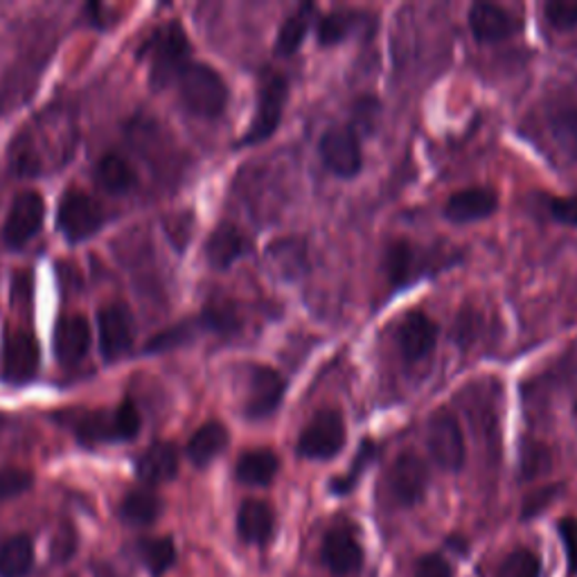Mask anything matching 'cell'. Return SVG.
<instances>
[{"mask_svg": "<svg viewBox=\"0 0 577 577\" xmlns=\"http://www.w3.org/2000/svg\"><path fill=\"white\" fill-rule=\"evenodd\" d=\"M185 109L199 118H216L229 102V87L220 72L205 63H188L179 78Z\"/></svg>", "mask_w": 577, "mask_h": 577, "instance_id": "cell-1", "label": "cell"}, {"mask_svg": "<svg viewBox=\"0 0 577 577\" xmlns=\"http://www.w3.org/2000/svg\"><path fill=\"white\" fill-rule=\"evenodd\" d=\"M345 447V422L338 411H318L303 428L296 452L310 460H332Z\"/></svg>", "mask_w": 577, "mask_h": 577, "instance_id": "cell-2", "label": "cell"}, {"mask_svg": "<svg viewBox=\"0 0 577 577\" xmlns=\"http://www.w3.org/2000/svg\"><path fill=\"white\" fill-rule=\"evenodd\" d=\"M426 447L431 458L445 472H458L465 465V436L458 419L447 411H436L426 424Z\"/></svg>", "mask_w": 577, "mask_h": 577, "instance_id": "cell-3", "label": "cell"}, {"mask_svg": "<svg viewBox=\"0 0 577 577\" xmlns=\"http://www.w3.org/2000/svg\"><path fill=\"white\" fill-rule=\"evenodd\" d=\"M152 54V80L156 87H168L179 80L188 65L190 43L185 30L179 23L163 26L150 43Z\"/></svg>", "mask_w": 577, "mask_h": 577, "instance_id": "cell-4", "label": "cell"}, {"mask_svg": "<svg viewBox=\"0 0 577 577\" xmlns=\"http://www.w3.org/2000/svg\"><path fill=\"white\" fill-rule=\"evenodd\" d=\"M286 98H288V84L282 75H271L264 80L257 93L255 115L251 120L246 135L242 138V144H260L277 131Z\"/></svg>", "mask_w": 577, "mask_h": 577, "instance_id": "cell-5", "label": "cell"}, {"mask_svg": "<svg viewBox=\"0 0 577 577\" xmlns=\"http://www.w3.org/2000/svg\"><path fill=\"white\" fill-rule=\"evenodd\" d=\"M104 212L95 199L82 190H68L59 203V229L72 242H82L100 231Z\"/></svg>", "mask_w": 577, "mask_h": 577, "instance_id": "cell-6", "label": "cell"}, {"mask_svg": "<svg viewBox=\"0 0 577 577\" xmlns=\"http://www.w3.org/2000/svg\"><path fill=\"white\" fill-rule=\"evenodd\" d=\"M321 159L330 172L341 179H352L361 172L364 156H361V144L354 126L338 124L330 126L321 138Z\"/></svg>", "mask_w": 577, "mask_h": 577, "instance_id": "cell-7", "label": "cell"}, {"mask_svg": "<svg viewBox=\"0 0 577 577\" xmlns=\"http://www.w3.org/2000/svg\"><path fill=\"white\" fill-rule=\"evenodd\" d=\"M428 487V467L417 454H399L388 472V489L391 496L404 505L413 508L417 505Z\"/></svg>", "mask_w": 577, "mask_h": 577, "instance_id": "cell-8", "label": "cell"}, {"mask_svg": "<svg viewBox=\"0 0 577 577\" xmlns=\"http://www.w3.org/2000/svg\"><path fill=\"white\" fill-rule=\"evenodd\" d=\"M45 203L39 192H23L14 199L3 226V237L10 246L19 249L30 242L43 226Z\"/></svg>", "mask_w": 577, "mask_h": 577, "instance_id": "cell-9", "label": "cell"}, {"mask_svg": "<svg viewBox=\"0 0 577 577\" xmlns=\"http://www.w3.org/2000/svg\"><path fill=\"white\" fill-rule=\"evenodd\" d=\"M286 384L280 373L269 366H253L249 373V393H246V415L253 419L269 417L284 397Z\"/></svg>", "mask_w": 577, "mask_h": 577, "instance_id": "cell-10", "label": "cell"}, {"mask_svg": "<svg viewBox=\"0 0 577 577\" xmlns=\"http://www.w3.org/2000/svg\"><path fill=\"white\" fill-rule=\"evenodd\" d=\"M39 371V343L26 332L17 330L6 338L3 375L10 384H28Z\"/></svg>", "mask_w": 577, "mask_h": 577, "instance_id": "cell-11", "label": "cell"}, {"mask_svg": "<svg viewBox=\"0 0 577 577\" xmlns=\"http://www.w3.org/2000/svg\"><path fill=\"white\" fill-rule=\"evenodd\" d=\"M321 559L334 577H347L364 566V548L347 528H332L323 539Z\"/></svg>", "mask_w": 577, "mask_h": 577, "instance_id": "cell-12", "label": "cell"}, {"mask_svg": "<svg viewBox=\"0 0 577 577\" xmlns=\"http://www.w3.org/2000/svg\"><path fill=\"white\" fill-rule=\"evenodd\" d=\"M438 327L424 312H411L397 327V345L406 361H419L436 347Z\"/></svg>", "mask_w": 577, "mask_h": 577, "instance_id": "cell-13", "label": "cell"}, {"mask_svg": "<svg viewBox=\"0 0 577 577\" xmlns=\"http://www.w3.org/2000/svg\"><path fill=\"white\" fill-rule=\"evenodd\" d=\"M91 347V325L84 316H65L54 327V354L63 366L78 364Z\"/></svg>", "mask_w": 577, "mask_h": 577, "instance_id": "cell-14", "label": "cell"}, {"mask_svg": "<svg viewBox=\"0 0 577 577\" xmlns=\"http://www.w3.org/2000/svg\"><path fill=\"white\" fill-rule=\"evenodd\" d=\"M498 205L496 194L489 188H465L454 192L445 203V216L456 224H469L489 216Z\"/></svg>", "mask_w": 577, "mask_h": 577, "instance_id": "cell-15", "label": "cell"}, {"mask_svg": "<svg viewBox=\"0 0 577 577\" xmlns=\"http://www.w3.org/2000/svg\"><path fill=\"white\" fill-rule=\"evenodd\" d=\"M98 330H100V350L104 358L115 361L124 352H129L133 343V325L124 310L120 307H107L98 316Z\"/></svg>", "mask_w": 577, "mask_h": 577, "instance_id": "cell-16", "label": "cell"}, {"mask_svg": "<svg viewBox=\"0 0 577 577\" xmlns=\"http://www.w3.org/2000/svg\"><path fill=\"white\" fill-rule=\"evenodd\" d=\"M273 530H275V515L269 503L257 498L242 503V508L237 513V533L242 541L264 546L273 537Z\"/></svg>", "mask_w": 577, "mask_h": 577, "instance_id": "cell-17", "label": "cell"}, {"mask_svg": "<svg viewBox=\"0 0 577 577\" xmlns=\"http://www.w3.org/2000/svg\"><path fill=\"white\" fill-rule=\"evenodd\" d=\"M469 28L476 41L494 43L500 39H508L515 30L513 17L503 8L494 3H476L469 10Z\"/></svg>", "mask_w": 577, "mask_h": 577, "instance_id": "cell-18", "label": "cell"}, {"mask_svg": "<svg viewBox=\"0 0 577 577\" xmlns=\"http://www.w3.org/2000/svg\"><path fill=\"white\" fill-rule=\"evenodd\" d=\"M176 472H179V452L170 443L152 445L138 460V476L150 485L168 483L176 476Z\"/></svg>", "mask_w": 577, "mask_h": 577, "instance_id": "cell-19", "label": "cell"}, {"mask_svg": "<svg viewBox=\"0 0 577 577\" xmlns=\"http://www.w3.org/2000/svg\"><path fill=\"white\" fill-rule=\"evenodd\" d=\"M229 447V431L220 422H207L192 436L188 443V456L196 467L210 465L216 456H222V452Z\"/></svg>", "mask_w": 577, "mask_h": 577, "instance_id": "cell-20", "label": "cell"}, {"mask_svg": "<svg viewBox=\"0 0 577 577\" xmlns=\"http://www.w3.org/2000/svg\"><path fill=\"white\" fill-rule=\"evenodd\" d=\"M244 251H246V240L231 224L216 229L205 244V257L214 269H229L235 260L244 255Z\"/></svg>", "mask_w": 577, "mask_h": 577, "instance_id": "cell-21", "label": "cell"}, {"mask_svg": "<svg viewBox=\"0 0 577 577\" xmlns=\"http://www.w3.org/2000/svg\"><path fill=\"white\" fill-rule=\"evenodd\" d=\"M280 469V460L273 452L269 449H253L240 456L237 460V480L251 487H264L271 485L273 478L277 476Z\"/></svg>", "mask_w": 577, "mask_h": 577, "instance_id": "cell-22", "label": "cell"}, {"mask_svg": "<svg viewBox=\"0 0 577 577\" xmlns=\"http://www.w3.org/2000/svg\"><path fill=\"white\" fill-rule=\"evenodd\" d=\"M120 515L129 526H152L161 515V498L152 489H133L124 496Z\"/></svg>", "mask_w": 577, "mask_h": 577, "instance_id": "cell-23", "label": "cell"}, {"mask_svg": "<svg viewBox=\"0 0 577 577\" xmlns=\"http://www.w3.org/2000/svg\"><path fill=\"white\" fill-rule=\"evenodd\" d=\"M34 566V546L28 535L12 537L0 548V577H26Z\"/></svg>", "mask_w": 577, "mask_h": 577, "instance_id": "cell-24", "label": "cell"}, {"mask_svg": "<svg viewBox=\"0 0 577 577\" xmlns=\"http://www.w3.org/2000/svg\"><path fill=\"white\" fill-rule=\"evenodd\" d=\"M417 255H419V251L406 240H397L386 249L384 269H386V275L393 286H402L415 277Z\"/></svg>", "mask_w": 577, "mask_h": 577, "instance_id": "cell-25", "label": "cell"}, {"mask_svg": "<svg viewBox=\"0 0 577 577\" xmlns=\"http://www.w3.org/2000/svg\"><path fill=\"white\" fill-rule=\"evenodd\" d=\"M314 19V6H303L301 10H296L292 17H288L275 39V52L282 57H292L305 41L310 26Z\"/></svg>", "mask_w": 577, "mask_h": 577, "instance_id": "cell-26", "label": "cell"}, {"mask_svg": "<svg viewBox=\"0 0 577 577\" xmlns=\"http://www.w3.org/2000/svg\"><path fill=\"white\" fill-rule=\"evenodd\" d=\"M548 124L557 148L577 163V107H555L548 115Z\"/></svg>", "mask_w": 577, "mask_h": 577, "instance_id": "cell-27", "label": "cell"}, {"mask_svg": "<svg viewBox=\"0 0 577 577\" xmlns=\"http://www.w3.org/2000/svg\"><path fill=\"white\" fill-rule=\"evenodd\" d=\"M269 260L273 262V266L286 275V277H296L305 266H307V251H305V242L298 237H286V240H277L269 246Z\"/></svg>", "mask_w": 577, "mask_h": 577, "instance_id": "cell-28", "label": "cell"}, {"mask_svg": "<svg viewBox=\"0 0 577 577\" xmlns=\"http://www.w3.org/2000/svg\"><path fill=\"white\" fill-rule=\"evenodd\" d=\"M95 176H98L100 185L109 192H126L135 183L133 168L129 165L126 159H122L118 154L102 156V161L98 163Z\"/></svg>", "mask_w": 577, "mask_h": 577, "instance_id": "cell-29", "label": "cell"}, {"mask_svg": "<svg viewBox=\"0 0 577 577\" xmlns=\"http://www.w3.org/2000/svg\"><path fill=\"white\" fill-rule=\"evenodd\" d=\"M138 553H140V559L144 561V566L150 568V573L154 577H161L163 573H168L176 561V546L170 537L144 539L138 544Z\"/></svg>", "mask_w": 577, "mask_h": 577, "instance_id": "cell-30", "label": "cell"}, {"mask_svg": "<svg viewBox=\"0 0 577 577\" xmlns=\"http://www.w3.org/2000/svg\"><path fill=\"white\" fill-rule=\"evenodd\" d=\"M541 561L528 548H517L505 557L496 570V577H539Z\"/></svg>", "mask_w": 577, "mask_h": 577, "instance_id": "cell-31", "label": "cell"}, {"mask_svg": "<svg viewBox=\"0 0 577 577\" xmlns=\"http://www.w3.org/2000/svg\"><path fill=\"white\" fill-rule=\"evenodd\" d=\"M356 14L350 12H332L325 14L318 23V41L321 45H336L341 41H345L350 37V32H354L356 26Z\"/></svg>", "mask_w": 577, "mask_h": 577, "instance_id": "cell-32", "label": "cell"}, {"mask_svg": "<svg viewBox=\"0 0 577 577\" xmlns=\"http://www.w3.org/2000/svg\"><path fill=\"white\" fill-rule=\"evenodd\" d=\"M373 456H375V452H373V443H364V447L358 449V456H356L354 465L350 467V472H347L345 476H338V478L332 480V485H330L332 494H336V496H345V494H350V492L354 489V485L358 483L361 474H364V467L373 460Z\"/></svg>", "mask_w": 577, "mask_h": 577, "instance_id": "cell-33", "label": "cell"}, {"mask_svg": "<svg viewBox=\"0 0 577 577\" xmlns=\"http://www.w3.org/2000/svg\"><path fill=\"white\" fill-rule=\"evenodd\" d=\"M561 492H564V485L557 483V485H546V487L528 494L526 500H524V508H522V519L528 522V519L539 517L546 508H550V505L561 496Z\"/></svg>", "mask_w": 577, "mask_h": 577, "instance_id": "cell-34", "label": "cell"}, {"mask_svg": "<svg viewBox=\"0 0 577 577\" xmlns=\"http://www.w3.org/2000/svg\"><path fill=\"white\" fill-rule=\"evenodd\" d=\"M32 483H34V478L26 469H17V467L0 469V500H10V498L21 496L23 492H28L32 487Z\"/></svg>", "mask_w": 577, "mask_h": 577, "instance_id": "cell-35", "label": "cell"}, {"mask_svg": "<svg viewBox=\"0 0 577 577\" xmlns=\"http://www.w3.org/2000/svg\"><path fill=\"white\" fill-rule=\"evenodd\" d=\"M550 469V454L541 445H528L522 452V478L533 480Z\"/></svg>", "mask_w": 577, "mask_h": 577, "instance_id": "cell-36", "label": "cell"}, {"mask_svg": "<svg viewBox=\"0 0 577 577\" xmlns=\"http://www.w3.org/2000/svg\"><path fill=\"white\" fill-rule=\"evenodd\" d=\"M546 21L555 30H573L577 28V3L575 0H553L544 8Z\"/></svg>", "mask_w": 577, "mask_h": 577, "instance_id": "cell-37", "label": "cell"}, {"mask_svg": "<svg viewBox=\"0 0 577 577\" xmlns=\"http://www.w3.org/2000/svg\"><path fill=\"white\" fill-rule=\"evenodd\" d=\"M115 424H118V436L120 441H131L138 436L140 431V413L131 402H122L115 411Z\"/></svg>", "mask_w": 577, "mask_h": 577, "instance_id": "cell-38", "label": "cell"}, {"mask_svg": "<svg viewBox=\"0 0 577 577\" xmlns=\"http://www.w3.org/2000/svg\"><path fill=\"white\" fill-rule=\"evenodd\" d=\"M557 530H559V539H561L564 550H566L568 570H570V575H577V519L564 517L557 524Z\"/></svg>", "mask_w": 577, "mask_h": 577, "instance_id": "cell-39", "label": "cell"}, {"mask_svg": "<svg viewBox=\"0 0 577 577\" xmlns=\"http://www.w3.org/2000/svg\"><path fill=\"white\" fill-rule=\"evenodd\" d=\"M548 214L564 226H577V192L548 201Z\"/></svg>", "mask_w": 577, "mask_h": 577, "instance_id": "cell-40", "label": "cell"}, {"mask_svg": "<svg viewBox=\"0 0 577 577\" xmlns=\"http://www.w3.org/2000/svg\"><path fill=\"white\" fill-rule=\"evenodd\" d=\"M413 577H454V570L443 555L433 553V555H424L417 561Z\"/></svg>", "mask_w": 577, "mask_h": 577, "instance_id": "cell-41", "label": "cell"}, {"mask_svg": "<svg viewBox=\"0 0 577 577\" xmlns=\"http://www.w3.org/2000/svg\"><path fill=\"white\" fill-rule=\"evenodd\" d=\"M188 338V325H179L165 334H159L156 338H152V345L150 350H168V347H174V345H181L183 341Z\"/></svg>", "mask_w": 577, "mask_h": 577, "instance_id": "cell-42", "label": "cell"}, {"mask_svg": "<svg viewBox=\"0 0 577 577\" xmlns=\"http://www.w3.org/2000/svg\"><path fill=\"white\" fill-rule=\"evenodd\" d=\"M72 537H75V535H72L70 530H63V533L57 535V539L52 544V557L54 559L65 561L72 553H75V541H72Z\"/></svg>", "mask_w": 577, "mask_h": 577, "instance_id": "cell-43", "label": "cell"}, {"mask_svg": "<svg viewBox=\"0 0 577 577\" xmlns=\"http://www.w3.org/2000/svg\"><path fill=\"white\" fill-rule=\"evenodd\" d=\"M0 428H3V417H0Z\"/></svg>", "mask_w": 577, "mask_h": 577, "instance_id": "cell-44", "label": "cell"}]
</instances>
